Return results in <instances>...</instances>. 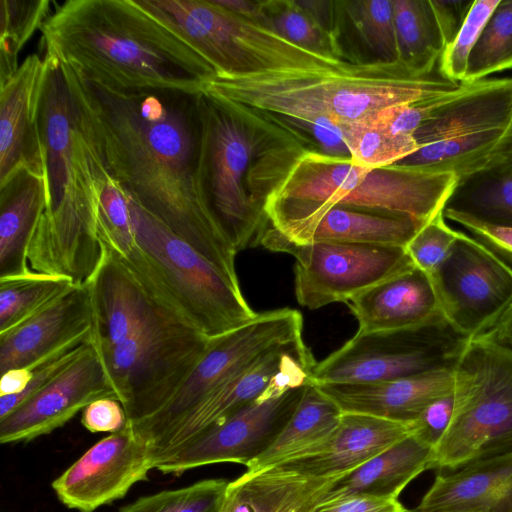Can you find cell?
I'll return each mask as SVG.
<instances>
[{
    "label": "cell",
    "mask_w": 512,
    "mask_h": 512,
    "mask_svg": "<svg viewBox=\"0 0 512 512\" xmlns=\"http://www.w3.org/2000/svg\"><path fill=\"white\" fill-rule=\"evenodd\" d=\"M512 115V77L482 79L446 93L414 133L420 147L470 133L505 130Z\"/></svg>",
    "instance_id": "25"
},
{
    "label": "cell",
    "mask_w": 512,
    "mask_h": 512,
    "mask_svg": "<svg viewBox=\"0 0 512 512\" xmlns=\"http://www.w3.org/2000/svg\"><path fill=\"white\" fill-rule=\"evenodd\" d=\"M339 477H310L278 467L245 473L229 482L222 512H312Z\"/></svg>",
    "instance_id": "28"
},
{
    "label": "cell",
    "mask_w": 512,
    "mask_h": 512,
    "mask_svg": "<svg viewBox=\"0 0 512 512\" xmlns=\"http://www.w3.org/2000/svg\"><path fill=\"white\" fill-rule=\"evenodd\" d=\"M500 0H474L455 39L444 49L437 70L447 80L464 81L470 55Z\"/></svg>",
    "instance_id": "43"
},
{
    "label": "cell",
    "mask_w": 512,
    "mask_h": 512,
    "mask_svg": "<svg viewBox=\"0 0 512 512\" xmlns=\"http://www.w3.org/2000/svg\"><path fill=\"white\" fill-rule=\"evenodd\" d=\"M503 132L483 130L430 143L396 164L432 173H453L460 178L483 167Z\"/></svg>",
    "instance_id": "34"
},
{
    "label": "cell",
    "mask_w": 512,
    "mask_h": 512,
    "mask_svg": "<svg viewBox=\"0 0 512 512\" xmlns=\"http://www.w3.org/2000/svg\"><path fill=\"white\" fill-rule=\"evenodd\" d=\"M129 210L132 238L102 245L125 265L156 306L209 339L256 316L239 284L130 197Z\"/></svg>",
    "instance_id": "6"
},
{
    "label": "cell",
    "mask_w": 512,
    "mask_h": 512,
    "mask_svg": "<svg viewBox=\"0 0 512 512\" xmlns=\"http://www.w3.org/2000/svg\"><path fill=\"white\" fill-rule=\"evenodd\" d=\"M261 22L302 48L348 61L339 39L316 23L296 0L261 1Z\"/></svg>",
    "instance_id": "37"
},
{
    "label": "cell",
    "mask_w": 512,
    "mask_h": 512,
    "mask_svg": "<svg viewBox=\"0 0 512 512\" xmlns=\"http://www.w3.org/2000/svg\"><path fill=\"white\" fill-rule=\"evenodd\" d=\"M46 63L29 55L0 84V186L28 170L46 179L39 110Z\"/></svg>",
    "instance_id": "19"
},
{
    "label": "cell",
    "mask_w": 512,
    "mask_h": 512,
    "mask_svg": "<svg viewBox=\"0 0 512 512\" xmlns=\"http://www.w3.org/2000/svg\"><path fill=\"white\" fill-rule=\"evenodd\" d=\"M153 469L147 444L126 427L102 438L52 483L58 499L68 508L93 512L123 498Z\"/></svg>",
    "instance_id": "16"
},
{
    "label": "cell",
    "mask_w": 512,
    "mask_h": 512,
    "mask_svg": "<svg viewBox=\"0 0 512 512\" xmlns=\"http://www.w3.org/2000/svg\"><path fill=\"white\" fill-rule=\"evenodd\" d=\"M483 334L512 349V303L496 323Z\"/></svg>",
    "instance_id": "51"
},
{
    "label": "cell",
    "mask_w": 512,
    "mask_h": 512,
    "mask_svg": "<svg viewBox=\"0 0 512 512\" xmlns=\"http://www.w3.org/2000/svg\"><path fill=\"white\" fill-rule=\"evenodd\" d=\"M342 413L412 423L435 400L454 390V368L367 384H315Z\"/></svg>",
    "instance_id": "22"
},
{
    "label": "cell",
    "mask_w": 512,
    "mask_h": 512,
    "mask_svg": "<svg viewBox=\"0 0 512 512\" xmlns=\"http://www.w3.org/2000/svg\"><path fill=\"white\" fill-rule=\"evenodd\" d=\"M50 15L49 0L0 1V84L17 71L20 51Z\"/></svg>",
    "instance_id": "39"
},
{
    "label": "cell",
    "mask_w": 512,
    "mask_h": 512,
    "mask_svg": "<svg viewBox=\"0 0 512 512\" xmlns=\"http://www.w3.org/2000/svg\"><path fill=\"white\" fill-rule=\"evenodd\" d=\"M418 512H512V452L438 474Z\"/></svg>",
    "instance_id": "27"
},
{
    "label": "cell",
    "mask_w": 512,
    "mask_h": 512,
    "mask_svg": "<svg viewBox=\"0 0 512 512\" xmlns=\"http://www.w3.org/2000/svg\"><path fill=\"white\" fill-rule=\"evenodd\" d=\"M47 205L46 179L28 170L0 186V278L32 271L28 246Z\"/></svg>",
    "instance_id": "29"
},
{
    "label": "cell",
    "mask_w": 512,
    "mask_h": 512,
    "mask_svg": "<svg viewBox=\"0 0 512 512\" xmlns=\"http://www.w3.org/2000/svg\"><path fill=\"white\" fill-rule=\"evenodd\" d=\"M92 328L89 288L74 286L36 314L0 334V373L26 368Z\"/></svg>",
    "instance_id": "21"
},
{
    "label": "cell",
    "mask_w": 512,
    "mask_h": 512,
    "mask_svg": "<svg viewBox=\"0 0 512 512\" xmlns=\"http://www.w3.org/2000/svg\"><path fill=\"white\" fill-rule=\"evenodd\" d=\"M443 216L462 226L512 269V227L491 224L450 211H443Z\"/></svg>",
    "instance_id": "45"
},
{
    "label": "cell",
    "mask_w": 512,
    "mask_h": 512,
    "mask_svg": "<svg viewBox=\"0 0 512 512\" xmlns=\"http://www.w3.org/2000/svg\"><path fill=\"white\" fill-rule=\"evenodd\" d=\"M469 338L443 317L399 330L356 332L317 362L313 384H367L454 368Z\"/></svg>",
    "instance_id": "11"
},
{
    "label": "cell",
    "mask_w": 512,
    "mask_h": 512,
    "mask_svg": "<svg viewBox=\"0 0 512 512\" xmlns=\"http://www.w3.org/2000/svg\"><path fill=\"white\" fill-rule=\"evenodd\" d=\"M74 286L66 277L35 271L0 278V334L36 314Z\"/></svg>",
    "instance_id": "35"
},
{
    "label": "cell",
    "mask_w": 512,
    "mask_h": 512,
    "mask_svg": "<svg viewBox=\"0 0 512 512\" xmlns=\"http://www.w3.org/2000/svg\"><path fill=\"white\" fill-rule=\"evenodd\" d=\"M202 93V92H201ZM202 184L209 205L237 253L258 244L269 225L247 186L255 158L284 133L257 115L202 93Z\"/></svg>",
    "instance_id": "9"
},
{
    "label": "cell",
    "mask_w": 512,
    "mask_h": 512,
    "mask_svg": "<svg viewBox=\"0 0 512 512\" xmlns=\"http://www.w3.org/2000/svg\"><path fill=\"white\" fill-rule=\"evenodd\" d=\"M458 234L447 225L442 211L427 221L405 248L415 266L429 275L443 262Z\"/></svg>",
    "instance_id": "44"
},
{
    "label": "cell",
    "mask_w": 512,
    "mask_h": 512,
    "mask_svg": "<svg viewBox=\"0 0 512 512\" xmlns=\"http://www.w3.org/2000/svg\"><path fill=\"white\" fill-rule=\"evenodd\" d=\"M229 482L207 479L140 497L119 512H222Z\"/></svg>",
    "instance_id": "42"
},
{
    "label": "cell",
    "mask_w": 512,
    "mask_h": 512,
    "mask_svg": "<svg viewBox=\"0 0 512 512\" xmlns=\"http://www.w3.org/2000/svg\"><path fill=\"white\" fill-rule=\"evenodd\" d=\"M220 7L244 16L249 19L261 22V1L251 0H213Z\"/></svg>",
    "instance_id": "52"
},
{
    "label": "cell",
    "mask_w": 512,
    "mask_h": 512,
    "mask_svg": "<svg viewBox=\"0 0 512 512\" xmlns=\"http://www.w3.org/2000/svg\"><path fill=\"white\" fill-rule=\"evenodd\" d=\"M128 419L121 402L115 398H100L90 403L81 418L82 425L92 433H115L123 430Z\"/></svg>",
    "instance_id": "47"
},
{
    "label": "cell",
    "mask_w": 512,
    "mask_h": 512,
    "mask_svg": "<svg viewBox=\"0 0 512 512\" xmlns=\"http://www.w3.org/2000/svg\"><path fill=\"white\" fill-rule=\"evenodd\" d=\"M483 168H512V115L502 136L481 169Z\"/></svg>",
    "instance_id": "50"
},
{
    "label": "cell",
    "mask_w": 512,
    "mask_h": 512,
    "mask_svg": "<svg viewBox=\"0 0 512 512\" xmlns=\"http://www.w3.org/2000/svg\"><path fill=\"white\" fill-rule=\"evenodd\" d=\"M269 225L296 243L335 242L406 247L425 224L413 217L346 206L267 210Z\"/></svg>",
    "instance_id": "18"
},
{
    "label": "cell",
    "mask_w": 512,
    "mask_h": 512,
    "mask_svg": "<svg viewBox=\"0 0 512 512\" xmlns=\"http://www.w3.org/2000/svg\"><path fill=\"white\" fill-rule=\"evenodd\" d=\"M45 55L115 89L201 92L213 68L137 0H68L41 28Z\"/></svg>",
    "instance_id": "3"
},
{
    "label": "cell",
    "mask_w": 512,
    "mask_h": 512,
    "mask_svg": "<svg viewBox=\"0 0 512 512\" xmlns=\"http://www.w3.org/2000/svg\"><path fill=\"white\" fill-rule=\"evenodd\" d=\"M303 318L282 308L257 313L248 323L210 339L209 347L175 395L159 411L129 423L148 449L218 388L276 347L302 337Z\"/></svg>",
    "instance_id": "12"
},
{
    "label": "cell",
    "mask_w": 512,
    "mask_h": 512,
    "mask_svg": "<svg viewBox=\"0 0 512 512\" xmlns=\"http://www.w3.org/2000/svg\"><path fill=\"white\" fill-rule=\"evenodd\" d=\"M457 181L453 173L412 166L366 168L350 157L291 143L256 157L247 184L264 212L346 206L407 215L426 223L443 211Z\"/></svg>",
    "instance_id": "5"
},
{
    "label": "cell",
    "mask_w": 512,
    "mask_h": 512,
    "mask_svg": "<svg viewBox=\"0 0 512 512\" xmlns=\"http://www.w3.org/2000/svg\"><path fill=\"white\" fill-rule=\"evenodd\" d=\"M341 131L351 160L366 168L396 164L420 148L414 136L393 134L372 118L349 124Z\"/></svg>",
    "instance_id": "36"
},
{
    "label": "cell",
    "mask_w": 512,
    "mask_h": 512,
    "mask_svg": "<svg viewBox=\"0 0 512 512\" xmlns=\"http://www.w3.org/2000/svg\"><path fill=\"white\" fill-rule=\"evenodd\" d=\"M512 69V0H500L473 49L465 83Z\"/></svg>",
    "instance_id": "40"
},
{
    "label": "cell",
    "mask_w": 512,
    "mask_h": 512,
    "mask_svg": "<svg viewBox=\"0 0 512 512\" xmlns=\"http://www.w3.org/2000/svg\"><path fill=\"white\" fill-rule=\"evenodd\" d=\"M453 408V392L435 400L411 423L412 435L434 448L450 424Z\"/></svg>",
    "instance_id": "46"
},
{
    "label": "cell",
    "mask_w": 512,
    "mask_h": 512,
    "mask_svg": "<svg viewBox=\"0 0 512 512\" xmlns=\"http://www.w3.org/2000/svg\"><path fill=\"white\" fill-rule=\"evenodd\" d=\"M437 71L418 76L403 62L349 63L343 67L283 71L246 77L213 75L201 92L243 108L315 150L349 157L342 128L388 107L413 104L457 89ZM300 144V143H299Z\"/></svg>",
    "instance_id": "2"
},
{
    "label": "cell",
    "mask_w": 512,
    "mask_h": 512,
    "mask_svg": "<svg viewBox=\"0 0 512 512\" xmlns=\"http://www.w3.org/2000/svg\"><path fill=\"white\" fill-rule=\"evenodd\" d=\"M259 244L292 255L297 302L308 309L344 302L415 267L405 247L335 242L296 243L268 225Z\"/></svg>",
    "instance_id": "13"
},
{
    "label": "cell",
    "mask_w": 512,
    "mask_h": 512,
    "mask_svg": "<svg viewBox=\"0 0 512 512\" xmlns=\"http://www.w3.org/2000/svg\"><path fill=\"white\" fill-rule=\"evenodd\" d=\"M342 411L315 384L306 385L302 398L274 442L246 467L256 473L318 452L337 429Z\"/></svg>",
    "instance_id": "31"
},
{
    "label": "cell",
    "mask_w": 512,
    "mask_h": 512,
    "mask_svg": "<svg viewBox=\"0 0 512 512\" xmlns=\"http://www.w3.org/2000/svg\"><path fill=\"white\" fill-rule=\"evenodd\" d=\"M92 343V330H89L66 342L32 365L19 368L26 386L20 393L0 395V419L5 418L55 380L79 359Z\"/></svg>",
    "instance_id": "41"
},
{
    "label": "cell",
    "mask_w": 512,
    "mask_h": 512,
    "mask_svg": "<svg viewBox=\"0 0 512 512\" xmlns=\"http://www.w3.org/2000/svg\"><path fill=\"white\" fill-rule=\"evenodd\" d=\"M39 125L48 205L30 240L32 271L88 284L103 246L97 232L99 192L105 169L86 139L61 62L45 55Z\"/></svg>",
    "instance_id": "4"
},
{
    "label": "cell",
    "mask_w": 512,
    "mask_h": 512,
    "mask_svg": "<svg viewBox=\"0 0 512 512\" xmlns=\"http://www.w3.org/2000/svg\"><path fill=\"white\" fill-rule=\"evenodd\" d=\"M404 512H418V511H416L415 509H410V510L406 509Z\"/></svg>",
    "instance_id": "53"
},
{
    "label": "cell",
    "mask_w": 512,
    "mask_h": 512,
    "mask_svg": "<svg viewBox=\"0 0 512 512\" xmlns=\"http://www.w3.org/2000/svg\"><path fill=\"white\" fill-rule=\"evenodd\" d=\"M191 46L220 77L327 70L350 62L302 48L260 21L213 0H138Z\"/></svg>",
    "instance_id": "7"
},
{
    "label": "cell",
    "mask_w": 512,
    "mask_h": 512,
    "mask_svg": "<svg viewBox=\"0 0 512 512\" xmlns=\"http://www.w3.org/2000/svg\"><path fill=\"white\" fill-rule=\"evenodd\" d=\"M401 60L418 76L434 73L445 49L430 0H392Z\"/></svg>",
    "instance_id": "32"
},
{
    "label": "cell",
    "mask_w": 512,
    "mask_h": 512,
    "mask_svg": "<svg viewBox=\"0 0 512 512\" xmlns=\"http://www.w3.org/2000/svg\"><path fill=\"white\" fill-rule=\"evenodd\" d=\"M115 398L94 344L61 375L5 418L2 444L27 442L62 427L100 398Z\"/></svg>",
    "instance_id": "17"
},
{
    "label": "cell",
    "mask_w": 512,
    "mask_h": 512,
    "mask_svg": "<svg viewBox=\"0 0 512 512\" xmlns=\"http://www.w3.org/2000/svg\"><path fill=\"white\" fill-rule=\"evenodd\" d=\"M209 344L192 327L158 312L122 343L96 350L128 422L135 423L169 402Z\"/></svg>",
    "instance_id": "10"
},
{
    "label": "cell",
    "mask_w": 512,
    "mask_h": 512,
    "mask_svg": "<svg viewBox=\"0 0 512 512\" xmlns=\"http://www.w3.org/2000/svg\"><path fill=\"white\" fill-rule=\"evenodd\" d=\"M411 434V423L342 413L337 429L318 452L275 467L310 477H339Z\"/></svg>",
    "instance_id": "24"
},
{
    "label": "cell",
    "mask_w": 512,
    "mask_h": 512,
    "mask_svg": "<svg viewBox=\"0 0 512 512\" xmlns=\"http://www.w3.org/2000/svg\"><path fill=\"white\" fill-rule=\"evenodd\" d=\"M406 508L398 498L349 496L322 502L312 512H404Z\"/></svg>",
    "instance_id": "48"
},
{
    "label": "cell",
    "mask_w": 512,
    "mask_h": 512,
    "mask_svg": "<svg viewBox=\"0 0 512 512\" xmlns=\"http://www.w3.org/2000/svg\"><path fill=\"white\" fill-rule=\"evenodd\" d=\"M450 424L428 470H457L512 452V349L484 334L469 338L454 366Z\"/></svg>",
    "instance_id": "8"
},
{
    "label": "cell",
    "mask_w": 512,
    "mask_h": 512,
    "mask_svg": "<svg viewBox=\"0 0 512 512\" xmlns=\"http://www.w3.org/2000/svg\"><path fill=\"white\" fill-rule=\"evenodd\" d=\"M432 450L411 434L336 479L320 503L363 495L398 498L415 477L428 470Z\"/></svg>",
    "instance_id": "30"
},
{
    "label": "cell",
    "mask_w": 512,
    "mask_h": 512,
    "mask_svg": "<svg viewBox=\"0 0 512 512\" xmlns=\"http://www.w3.org/2000/svg\"><path fill=\"white\" fill-rule=\"evenodd\" d=\"M61 64L80 127L105 171L133 201L239 284L237 251L202 184V93L115 89Z\"/></svg>",
    "instance_id": "1"
},
{
    "label": "cell",
    "mask_w": 512,
    "mask_h": 512,
    "mask_svg": "<svg viewBox=\"0 0 512 512\" xmlns=\"http://www.w3.org/2000/svg\"><path fill=\"white\" fill-rule=\"evenodd\" d=\"M342 18L349 23L374 61L398 62L400 58L392 0L339 1Z\"/></svg>",
    "instance_id": "38"
},
{
    "label": "cell",
    "mask_w": 512,
    "mask_h": 512,
    "mask_svg": "<svg viewBox=\"0 0 512 512\" xmlns=\"http://www.w3.org/2000/svg\"><path fill=\"white\" fill-rule=\"evenodd\" d=\"M443 211L512 227V168H483L458 178Z\"/></svg>",
    "instance_id": "33"
},
{
    "label": "cell",
    "mask_w": 512,
    "mask_h": 512,
    "mask_svg": "<svg viewBox=\"0 0 512 512\" xmlns=\"http://www.w3.org/2000/svg\"><path fill=\"white\" fill-rule=\"evenodd\" d=\"M103 249L101 262L87 284L97 350L122 343L155 314L166 313L149 299L125 265L105 246Z\"/></svg>",
    "instance_id": "23"
},
{
    "label": "cell",
    "mask_w": 512,
    "mask_h": 512,
    "mask_svg": "<svg viewBox=\"0 0 512 512\" xmlns=\"http://www.w3.org/2000/svg\"><path fill=\"white\" fill-rule=\"evenodd\" d=\"M308 349L302 337L282 344L214 391L148 449L152 468L184 443L256 400L287 363Z\"/></svg>",
    "instance_id": "20"
},
{
    "label": "cell",
    "mask_w": 512,
    "mask_h": 512,
    "mask_svg": "<svg viewBox=\"0 0 512 512\" xmlns=\"http://www.w3.org/2000/svg\"><path fill=\"white\" fill-rule=\"evenodd\" d=\"M305 387L291 389L270 399L257 398L184 443L168 458L156 464L154 469L179 475L196 467L220 462L247 466L283 430L299 404Z\"/></svg>",
    "instance_id": "15"
},
{
    "label": "cell",
    "mask_w": 512,
    "mask_h": 512,
    "mask_svg": "<svg viewBox=\"0 0 512 512\" xmlns=\"http://www.w3.org/2000/svg\"><path fill=\"white\" fill-rule=\"evenodd\" d=\"M474 0H430L445 48L462 28Z\"/></svg>",
    "instance_id": "49"
},
{
    "label": "cell",
    "mask_w": 512,
    "mask_h": 512,
    "mask_svg": "<svg viewBox=\"0 0 512 512\" xmlns=\"http://www.w3.org/2000/svg\"><path fill=\"white\" fill-rule=\"evenodd\" d=\"M346 304L361 333L412 328L442 317L430 276L416 266L365 290Z\"/></svg>",
    "instance_id": "26"
},
{
    "label": "cell",
    "mask_w": 512,
    "mask_h": 512,
    "mask_svg": "<svg viewBox=\"0 0 512 512\" xmlns=\"http://www.w3.org/2000/svg\"><path fill=\"white\" fill-rule=\"evenodd\" d=\"M429 276L442 317L467 338L489 330L512 303V269L462 231Z\"/></svg>",
    "instance_id": "14"
}]
</instances>
